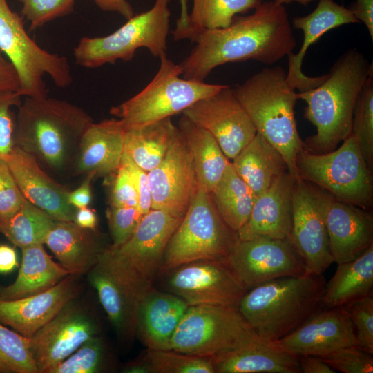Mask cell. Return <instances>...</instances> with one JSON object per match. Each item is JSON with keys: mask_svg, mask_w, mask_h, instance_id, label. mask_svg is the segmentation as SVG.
<instances>
[{"mask_svg": "<svg viewBox=\"0 0 373 373\" xmlns=\"http://www.w3.org/2000/svg\"><path fill=\"white\" fill-rule=\"evenodd\" d=\"M193 41L195 46L180 66L183 78L201 82L231 62L274 64L296 46L287 10L274 1L262 2L249 15L235 17L227 27L205 30Z\"/></svg>", "mask_w": 373, "mask_h": 373, "instance_id": "1", "label": "cell"}, {"mask_svg": "<svg viewBox=\"0 0 373 373\" xmlns=\"http://www.w3.org/2000/svg\"><path fill=\"white\" fill-rule=\"evenodd\" d=\"M372 64L355 49H350L334 63L324 80L314 88L296 93L307 104L304 117L316 128L304 148L326 153L352 134L354 108Z\"/></svg>", "mask_w": 373, "mask_h": 373, "instance_id": "2", "label": "cell"}, {"mask_svg": "<svg viewBox=\"0 0 373 373\" xmlns=\"http://www.w3.org/2000/svg\"><path fill=\"white\" fill-rule=\"evenodd\" d=\"M17 107L15 146L39 163L64 169L77 156L82 137L93 122L81 108L55 98L25 97Z\"/></svg>", "mask_w": 373, "mask_h": 373, "instance_id": "3", "label": "cell"}, {"mask_svg": "<svg viewBox=\"0 0 373 373\" xmlns=\"http://www.w3.org/2000/svg\"><path fill=\"white\" fill-rule=\"evenodd\" d=\"M325 283L307 273L270 280L247 290L238 309L258 336L274 342L321 309Z\"/></svg>", "mask_w": 373, "mask_h": 373, "instance_id": "4", "label": "cell"}, {"mask_svg": "<svg viewBox=\"0 0 373 373\" xmlns=\"http://www.w3.org/2000/svg\"><path fill=\"white\" fill-rule=\"evenodd\" d=\"M256 132L282 155L289 172L298 178L296 160L304 148L298 132L296 89L280 66L263 68L233 89Z\"/></svg>", "mask_w": 373, "mask_h": 373, "instance_id": "5", "label": "cell"}, {"mask_svg": "<svg viewBox=\"0 0 373 373\" xmlns=\"http://www.w3.org/2000/svg\"><path fill=\"white\" fill-rule=\"evenodd\" d=\"M239 240L222 219L210 193L198 187L166 245L160 272L202 260H227Z\"/></svg>", "mask_w": 373, "mask_h": 373, "instance_id": "6", "label": "cell"}, {"mask_svg": "<svg viewBox=\"0 0 373 373\" xmlns=\"http://www.w3.org/2000/svg\"><path fill=\"white\" fill-rule=\"evenodd\" d=\"M159 69L151 82L140 93L111 108L125 128L142 126L182 113L195 102L222 89L226 85L180 77V64L160 57Z\"/></svg>", "mask_w": 373, "mask_h": 373, "instance_id": "7", "label": "cell"}, {"mask_svg": "<svg viewBox=\"0 0 373 373\" xmlns=\"http://www.w3.org/2000/svg\"><path fill=\"white\" fill-rule=\"evenodd\" d=\"M296 165L300 178L336 200L372 210V172L352 134L340 147L326 153H314L303 148Z\"/></svg>", "mask_w": 373, "mask_h": 373, "instance_id": "8", "label": "cell"}, {"mask_svg": "<svg viewBox=\"0 0 373 373\" xmlns=\"http://www.w3.org/2000/svg\"><path fill=\"white\" fill-rule=\"evenodd\" d=\"M169 1L155 0L151 9L134 15L108 35L82 37L73 51L77 64L95 68L118 59L130 61L140 48H147L156 57L166 55Z\"/></svg>", "mask_w": 373, "mask_h": 373, "instance_id": "9", "label": "cell"}, {"mask_svg": "<svg viewBox=\"0 0 373 373\" xmlns=\"http://www.w3.org/2000/svg\"><path fill=\"white\" fill-rule=\"evenodd\" d=\"M0 52L17 71L21 96L46 97L43 79L46 74L60 88L67 87L73 82L67 58L46 51L32 39L22 17L10 9L6 0H0Z\"/></svg>", "mask_w": 373, "mask_h": 373, "instance_id": "10", "label": "cell"}, {"mask_svg": "<svg viewBox=\"0 0 373 373\" xmlns=\"http://www.w3.org/2000/svg\"><path fill=\"white\" fill-rule=\"evenodd\" d=\"M256 335L237 307L191 305L174 332L170 350L213 358Z\"/></svg>", "mask_w": 373, "mask_h": 373, "instance_id": "11", "label": "cell"}, {"mask_svg": "<svg viewBox=\"0 0 373 373\" xmlns=\"http://www.w3.org/2000/svg\"><path fill=\"white\" fill-rule=\"evenodd\" d=\"M328 193L298 177L292 196V224L288 241L300 259L305 273L322 275L334 262L325 210Z\"/></svg>", "mask_w": 373, "mask_h": 373, "instance_id": "12", "label": "cell"}, {"mask_svg": "<svg viewBox=\"0 0 373 373\" xmlns=\"http://www.w3.org/2000/svg\"><path fill=\"white\" fill-rule=\"evenodd\" d=\"M167 273V291L189 306L237 307L247 291L227 260H202L183 264Z\"/></svg>", "mask_w": 373, "mask_h": 373, "instance_id": "13", "label": "cell"}, {"mask_svg": "<svg viewBox=\"0 0 373 373\" xmlns=\"http://www.w3.org/2000/svg\"><path fill=\"white\" fill-rule=\"evenodd\" d=\"M181 220L163 210L151 209L126 242L115 249L109 245L107 250L131 277L151 288L160 272L168 242Z\"/></svg>", "mask_w": 373, "mask_h": 373, "instance_id": "14", "label": "cell"}, {"mask_svg": "<svg viewBox=\"0 0 373 373\" xmlns=\"http://www.w3.org/2000/svg\"><path fill=\"white\" fill-rule=\"evenodd\" d=\"M182 113L209 131L229 160H232L257 133L233 89L227 85L195 102Z\"/></svg>", "mask_w": 373, "mask_h": 373, "instance_id": "15", "label": "cell"}, {"mask_svg": "<svg viewBox=\"0 0 373 373\" xmlns=\"http://www.w3.org/2000/svg\"><path fill=\"white\" fill-rule=\"evenodd\" d=\"M107 248L88 272V280L119 337L131 340L136 334L139 305L151 287H144L131 277Z\"/></svg>", "mask_w": 373, "mask_h": 373, "instance_id": "16", "label": "cell"}, {"mask_svg": "<svg viewBox=\"0 0 373 373\" xmlns=\"http://www.w3.org/2000/svg\"><path fill=\"white\" fill-rule=\"evenodd\" d=\"M227 262L247 290L270 280L305 274L300 259L287 239L239 240Z\"/></svg>", "mask_w": 373, "mask_h": 373, "instance_id": "17", "label": "cell"}, {"mask_svg": "<svg viewBox=\"0 0 373 373\" xmlns=\"http://www.w3.org/2000/svg\"><path fill=\"white\" fill-rule=\"evenodd\" d=\"M148 177L152 209L182 218L198 184L188 146L179 128L164 158Z\"/></svg>", "mask_w": 373, "mask_h": 373, "instance_id": "18", "label": "cell"}, {"mask_svg": "<svg viewBox=\"0 0 373 373\" xmlns=\"http://www.w3.org/2000/svg\"><path fill=\"white\" fill-rule=\"evenodd\" d=\"M73 302L67 303L30 338L38 373H48L85 341L97 336L95 322Z\"/></svg>", "mask_w": 373, "mask_h": 373, "instance_id": "19", "label": "cell"}, {"mask_svg": "<svg viewBox=\"0 0 373 373\" xmlns=\"http://www.w3.org/2000/svg\"><path fill=\"white\" fill-rule=\"evenodd\" d=\"M274 342L298 356H322L346 346L357 345L354 327L343 306L319 309L294 331Z\"/></svg>", "mask_w": 373, "mask_h": 373, "instance_id": "20", "label": "cell"}, {"mask_svg": "<svg viewBox=\"0 0 373 373\" xmlns=\"http://www.w3.org/2000/svg\"><path fill=\"white\" fill-rule=\"evenodd\" d=\"M325 220L330 253L337 265L356 259L373 245L370 210L340 202L328 193Z\"/></svg>", "mask_w": 373, "mask_h": 373, "instance_id": "21", "label": "cell"}, {"mask_svg": "<svg viewBox=\"0 0 373 373\" xmlns=\"http://www.w3.org/2000/svg\"><path fill=\"white\" fill-rule=\"evenodd\" d=\"M4 160L25 198L58 221H73L69 191L48 176L31 154L14 146Z\"/></svg>", "mask_w": 373, "mask_h": 373, "instance_id": "22", "label": "cell"}, {"mask_svg": "<svg viewBox=\"0 0 373 373\" xmlns=\"http://www.w3.org/2000/svg\"><path fill=\"white\" fill-rule=\"evenodd\" d=\"M76 276L69 274L39 294L15 300L0 299V322L30 338L76 297L79 290Z\"/></svg>", "mask_w": 373, "mask_h": 373, "instance_id": "23", "label": "cell"}, {"mask_svg": "<svg viewBox=\"0 0 373 373\" xmlns=\"http://www.w3.org/2000/svg\"><path fill=\"white\" fill-rule=\"evenodd\" d=\"M296 178L287 172L256 198L247 221L237 232L239 240L288 239L291 229L292 196Z\"/></svg>", "mask_w": 373, "mask_h": 373, "instance_id": "24", "label": "cell"}, {"mask_svg": "<svg viewBox=\"0 0 373 373\" xmlns=\"http://www.w3.org/2000/svg\"><path fill=\"white\" fill-rule=\"evenodd\" d=\"M359 22L351 10L334 0H319L316 8L309 15L293 19L292 26L303 32V40L297 53L290 52L286 79L299 92L315 88L325 79V75L308 77L302 72V64L307 50L323 35L341 26Z\"/></svg>", "mask_w": 373, "mask_h": 373, "instance_id": "25", "label": "cell"}, {"mask_svg": "<svg viewBox=\"0 0 373 373\" xmlns=\"http://www.w3.org/2000/svg\"><path fill=\"white\" fill-rule=\"evenodd\" d=\"M211 360L215 373H301L298 356L258 335Z\"/></svg>", "mask_w": 373, "mask_h": 373, "instance_id": "26", "label": "cell"}, {"mask_svg": "<svg viewBox=\"0 0 373 373\" xmlns=\"http://www.w3.org/2000/svg\"><path fill=\"white\" fill-rule=\"evenodd\" d=\"M124 127L119 119L92 122L84 133L77 151L76 174L109 176L119 169L124 152Z\"/></svg>", "mask_w": 373, "mask_h": 373, "instance_id": "27", "label": "cell"}, {"mask_svg": "<svg viewBox=\"0 0 373 373\" xmlns=\"http://www.w3.org/2000/svg\"><path fill=\"white\" fill-rule=\"evenodd\" d=\"M189 307L179 296L152 287L139 305L136 334L148 349L170 350L171 338Z\"/></svg>", "mask_w": 373, "mask_h": 373, "instance_id": "28", "label": "cell"}, {"mask_svg": "<svg viewBox=\"0 0 373 373\" xmlns=\"http://www.w3.org/2000/svg\"><path fill=\"white\" fill-rule=\"evenodd\" d=\"M44 244L70 274L77 276L88 274L108 247L97 229L82 228L74 221L58 220Z\"/></svg>", "mask_w": 373, "mask_h": 373, "instance_id": "29", "label": "cell"}, {"mask_svg": "<svg viewBox=\"0 0 373 373\" xmlns=\"http://www.w3.org/2000/svg\"><path fill=\"white\" fill-rule=\"evenodd\" d=\"M231 163L256 198L289 172L280 153L258 133Z\"/></svg>", "mask_w": 373, "mask_h": 373, "instance_id": "30", "label": "cell"}, {"mask_svg": "<svg viewBox=\"0 0 373 373\" xmlns=\"http://www.w3.org/2000/svg\"><path fill=\"white\" fill-rule=\"evenodd\" d=\"M22 260L15 282L0 287V299L15 300L42 292L70 273L47 254L43 244L21 248Z\"/></svg>", "mask_w": 373, "mask_h": 373, "instance_id": "31", "label": "cell"}, {"mask_svg": "<svg viewBox=\"0 0 373 373\" xmlns=\"http://www.w3.org/2000/svg\"><path fill=\"white\" fill-rule=\"evenodd\" d=\"M178 127L188 146L198 187L210 193L231 162L213 136L184 115L180 119Z\"/></svg>", "mask_w": 373, "mask_h": 373, "instance_id": "32", "label": "cell"}, {"mask_svg": "<svg viewBox=\"0 0 373 373\" xmlns=\"http://www.w3.org/2000/svg\"><path fill=\"white\" fill-rule=\"evenodd\" d=\"M373 245L356 259L338 264L332 278L326 283L322 306L332 308L372 294Z\"/></svg>", "mask_w": 373, "mask_h": 373, "instance_id": "33", "label": "cell"}, {"mask_svg": "<svg viewBox=\"0 0 373 373\" xmlns=\"http://www.w3.org/2000/svg\"><path fill=\"white\" fill-rule=\"evenodd\" d=\"M178 131L171 117L140 127L124 128V152L149 173L161 162Z\"/></svg>", "mask_w": 373, "mask_h": 373, "instance_id": "34", "label": "cell"}, {"mask_svg": "<svg viewBox=\"0 0 373 373\" xmlns=\"http://www.w3.org/2000/svg\"><path fill=\"white\" fill-rule=\"evenodd\" d=\"M210 195L222 219L238 232L247 221L256 197L231 162Z\"/></svg>", "mask_w": 373, "mask_h": 373, "instance_id": "35", "label": "cell"}, {"mask_svg": "<svg viewBox=\"0 0 373 373\" xmlns=\"http://www.w3.org/2000/svg\"><path fill=\"white\" fill-rule=\"evenodd\" d=\"M186 39L192 41L201 32L228 26L237 14L255 9L263 0H192Z\"/></svg>", "mask_w": 373, "mask_h": 373, "instance_id": "36", "label": "cell"}, {"mask_svg": "<svg viewBox=\"0 0 373 373\" xmlns=\"http://www.w3.org/2000/svg\"><path fill=\"white\" fill-rule=\"evenodd\" d=\"M55 221L26 199L8 221L0 224V233L21 249L37 244L44 245Z\"/></svg>", "mask_w": 373, "mask_h": 373, "instance_id": "37", "label": "cell"}, {"mask_svg": "<svg viewBox=\"0 0 373 373\" xmlns=\"http://www.w3.org/2000/svg\"><path fill=\"white\" fill-rule=\"evenodd\" d=\"M141 358L149 373H215L211 358L173 350L148 349Z\"/></svg>", "mask_w": 373, "mask_h": 373, "instance_id": "38", "label": "cell"}, {"mask_svg": "<svg viewBox=\"0 0 373 373\" xmlns=\"http://www.w3.org/2000/svg\"><path fill=\"white\" fill-rule=\"evenodd\" d=\"M352 135L363 157L373 171V72L370 74L359 94L354 111Z\"/></svg>", "mask_w": 373, "mask_h": 373, "instance_id": "39", "label": "cell"}, {"mask_svg": "<svg viewBox=\"0 0 373 373\" xmlns=\"http://www.w3.org/2000/svg\"><path fill=\"white\" fill-rule=\"evenodd\" d=\"M0 372L38 373L30 338L8 329L1 322Z\"/></svg>", "mask_w": 373, "mask_h": 373, "instance_id": "40", "label": "cell"}, {"mask_svg": "<svg viewBox=\"0 0 373 373\" xmlns=\"http://www.w3.org/2000/svg\"><path fill=\"white\" fill-rule=\"evenodd\" d=\"M104 359V343L95 336L48 373H95L101 370Z\"/></svg>", "mask_w": 373, "mask_h": 373, "instance_id": "41", "label": "cell"}, {"mask_svg": "<svg viewBox=\"0 0 373 373\" xmlns=\"http://www.w3.org/2000/svg\"><path fill=\"white\" fill-rule=\"evenodd\" d=\"M22 3L21 15L30 23V30L70 14L75 0H19Z\"/></svg>", "mask_w": 373, "mask_h": 373, "instance_id": "42", "label": "cell"}, {"mask_svg": "<svg viewBox=\"0 0 373 373\" xmlns=\"http://www.w3.org/2000/svg\"><path fill=\"white\" fill-rule=\"evenodd\" d=\"M354 327L357 346L373 354L372 294L343 305Z\"/></svg>", "mask_w": 373, "mask_h": 373, "instance_id": "43", "label": "cell"}, {"mask_svg": "<svg viewBox=\"0 0 373 373\" xmlns=\"http://www.w3.org/2000/svg\"><path fill=\"white\" fill-rule=\"evenodd\" d=\"M336 372L343 373H372V354L357 345L346 346L320 356Z\"/></svg>", "mask_w": 373, "mask_h": 373, "instance_id": "44", "label": "cell"}, {"mask_svg": "<svg viewBox=\"0 0 373 373\" xmlns=\"http://www.w3.org/2000/svg\"><path fill=\"white\" fill-rule=\"evenodd\" d=\"M106 214L112 238L110 247L113 249L120 247L130 238L144 215L138 207L110 205Z\"/></svg>", "mask_w": 373, "mask_h": 373, "instance_id": "45", "label": "cell"}, {"mask_svg": "<svg viewBox=\"0 0 373 373\" xmlns=\"http://www.w3.org/2000/svg\"><path fill=\"white\" fill-rule=\"evenodd\" d=\"M17 92L0 93V158H6L15 146L16 115L12 108L22 102Z\"/></svg>", "mask_w": 373, "mask_h": 373, "instance_id": "46", "label": "cell"}, {"mask_svg": "<svg viewBox=\"0 0 373 373\" xmlns=\"http://www.w3.org/2000/svg\"><path fill=\"white\" fill-rule=\"evenodd\" d=\"M25 200L8 164L0 158V224L8 221Z\"/></svg>", "mask_w": 373, "mask_h": 373, "instance_id": "47", "label": "cell"}, {"mask_svg": "<svg viewBox=\"0 0 373 373\" xmlns=\"http://www.w3.org/2000/svg\"><path fill=\"white\" fill-rule=\"evenodd\" d=\"M109 193V205L119 207H138V195L128 170L120 164L113 174Z\"/></svg>", "mask_w": 373, "mask_h": 373, "instance_id": "48", "label": "cell"}, {"mask_svg": "<svg viewBox=\"0 0 373 373\" xmlns=\"http://www.w3.org/2000/svg\"><path fill=\"white\" fill-rule=\"evenodd\" d=\"M128 171L138 195V209L145 214L151 209V194L149 182L148 173L140 168L123 152L121 163Z\"/></svg>", "mask_w": 373, "mask_h": 373, "instance_id": "49", "label": "cell"}, {"mask_svg": "<svg viewBox=\"0 0 373 373\" xmlns=\"http://www.w3.org/2000/svg\"><path fill=\"white\" fill-rule=\"evenodd\" d=\"M20 88V79L15 67L5 59L0 52V93L17 92Z\"/></svg>", "mask_w": 373, "mask_h": 373, "instance_id": "50", "label": "cell"}, {"mask_svg": "<svg viewBox=\"0 0 373 373\" xmlns=\"http://www.w3.org/2000/svg\"><path fill=\"white\" fill-rule=\"evenodd\" d=\"M86 175L80 186L68 193V202L75 209L88 207L92 199L91 182L95 176L93 173H87Z\"/></svg>", "mask_w": 373, "mask_h": 373, "instance_id": "51", "label": "cell"}, {"mask_svg": "<svg viewBox=\"0 0 373 373\" xmlns=\"http://www.w3.org/2000/svg\"><path fill=\"white\" fill-rule=\"evenodd\" d=\"M358 21H362L373 40V0H356L349 8Z\"/></svg>", "mask_w": 373, "mask_h": 373, "instance_id": "52", "label": "cell"}, {"mask_svg": "<svg viewBox=\"0 0 373 373\" xmlns=\"http://www.w3.org/2000/svg\"><path fill=\"white\" fill-rule=\"evenodd\" d=\"M301 373H335L336 372L318 356H298Z\"/></svg>", "mask_w": 373, "mask_h": 373, "instance_id": "53", "label": "cell"}, {"mask_svg": "<svg viewBox=\"0 0 373 373\" xmlns=\"http://www.w3.org/2000/svg\"><path fill=\"white\" fill-rule=\"evenodd\" d=\"M94 1L100 9L117 12L126 19L135 15L131 5L127 0H94Z\"/></svg>", "mask_w": 373, "mask_h": 373, "instance_id": "54", "label": "cell"}, {"mask_svg": "<svg viewBox=\"0 0 373 373\" xmlns=\"http://www.w3.org/2000/svg\"><path fill=\"white\" fill-rule=\"evenodd\" d=\"M189 0H180V15L176 21L175 28L172 32L173 39L179 41L186 39L189 27Z\"/></svg>", "mask_w": 373, "mask_h": 373, "instance_id": "55", "label": "cell"}, {"mask_svg": "<svg viewBox=\"0 0 373 373\" xmlns=\"http://www.w3.org/2000/svg\"><path fill=\"white\" fill-rule=\"evenodd\" d=\"M18 265L15 250L6 245H0V273H8Z\"/></svg>", "mask_w": 373, "mask_h": 373, "instance_id": "56", "label": "cell"}, {"mask_svg": "<svg viewBox=\"0 0 373 373\" xmlns=\"http://www.w3.org/2000/svg\"><path fill=\"white\" fill-rule=\"evenodd\" d=\"M73 221L82 228L96 229L97 218L95 211L86 207L76 210Z\"/></svg>", "mask_w": 373, "mask_h": 373, "instance_id": "57", "label": "cell"}, {"mask_svg": "<svg viewBox=\"0 0 373 373\" xmlns=\"http://www.w3.org/2000/svg\"><path fill=\"white\" fill-rule=\"evenodd\" d=\"M123 372L126 373H149L147 367L142 358L128 365Z\"/></svg>", "mask_w": 373, "mask_h": 373, "instance_id": "58", "label": "cell"}, {"mask_svg": "<svg viewBox=\"0 0 373 373\" xmlns=\"http://www.w3.org/2000/svg\"><path fill=\"white\" fill-rule=\"evenodd\" d=\"M314 0H274V1L280 5H283V3H290L291 2H297L303 6H307Z\"/></svg>", "mask_w": 373, "mask_h": 373, "instance_id": "59", "label": "cell"}]
</instances>
